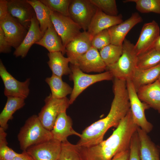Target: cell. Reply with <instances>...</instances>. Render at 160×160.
<instances>
[{"label": "cell", "instance_id": "cell-15", "mask_svg": "<svg viewBox=\"0 0 160 160\" xmlns=\"http://www.w3.org/2000/svg\"><path fill=\"white\" fill-rule=\"evenodd\" d=\"M74 65H77L84 72L86 73H101L106 70L107 67L98 50L92 47L79 57Z\"/></svg>", "mask_w": 160, "mask_h": 160}, {"label": "cell", "instance_id": "cell-1", "mask_svg": "<svg viewBox=\"0 0 160 160\" xmlns=\"http://www.w3.org/2000/svg\"><path fill=\"white\" fill-rule=\"evenodd\" d=\"M113 88L114 98L108 114L83 131L76 144L78 146L89 147L101 142L108 130L112 127H117L130 110L126 81L114 78Z\"/></svg>", "mask_w": 160, "mask_h": 160}, {"label": "cell", "instance_id": "cell-42", "mask_svg": "<svg viewBox=\"0 0 160 160\" xmlns=\"http://www.w3.org/2000/svg\"><path fill=\"white\" fill-rule=\"evenodd\" d=\"M153 49L160 52V35L155 44Z\"/></svg>", "mask_w": 160, "mask_h": 160}, {"label": "cell", "instance_id": "cell-29", "mask_svg": "<svg viewBox=\"0 0 160 160\" xmlns=\"http://www.w3.org/2000/svg\"><path fill=\"white\" fill-rule=\"evenodd\" d=\"M160 63V52L153 49L137 56L136 68L143 69L154 66Z\"/></svg>", "mask_w": 160, "mask_h": 160}, {"label": "cell", "instance_id": "cell-19", "mask_svg": "<svg viewBox=\"0 0 160 160\" xmlns=\"http://www.w3.org/2000/svg\"><path fill=\"white\" fill-rule=\"evenodd\" d=\"M51 132L53 138L61 143L68 140L70 136L75 135L80 137L81 135L73 129L72 120L66 111L58 116Z\"/></svg>", "mask_w": 160, "mask_h": 160}, {"label": "cell", "instance_id": "cell-10", "mask_svg": "<svg viewBox=\"0 0 160 160\" xmlns=\"http://www.w3.org/2000/svg\"><path fill=\"white\" fill-rule=\"evenodd\" d=\"M0 27L10 45L16 49L21 44L28 30L9 13L0 20Z\"/></svg>", "mask_w": 160, "mask_h": 160}, {"label": "cell", "instance_id": "cell-8", "mask_svg": "<svg viewBox=\"0 0 160 160\" xmlns=\"http://www.w3.org/2000/svg\"><path fill=\"white\" fill-rule=\"evenodd\" d=\"M50 18L65 48L66 46L81 32V27L69 16L52 11Z\"/></svg>", "mask_w": 160, "mask_h": 160}, {"label": "cell", "instance_id": "cell-16", "mask_svg": "<svg viewBox=\"0 0 160 160\" xmlns=\"http://www.w3.org/2000/svg\"><path fill=\"white\" fill-rule=\"evenodd\" d=\"M123 21L121 14L116 16L108 15L97 7L87 31L93 38L100 32L120 24Z\"/></svg>", "mask_w": 160, "mask_h": 160}, {"label": "cell", "instance_id": "cell-13", "mask_svg": "<svg viewBox=\"0 0 160 160\" xmlns=\"http://www.w3.org/2000/svg\"><path fill=\"white\" fill-rule=\"evenodd\" d=\"M61 143L52 138L32 146L25 151L34 160H57Z\"/></svg>", "mask_w": 160, "mask_h": 160}, {"label": "cell", "instance_id": "cell-14", "mask_svg": "<svg viewBox=\"0 0 160 160\" xmlns=\"http://www.w3.org/2000/svg\"><path fill=\"white\" fill-rule=\"evenodd\" d=\"M7 1L9 14L28 30L31 19L36 15L33 7L27 0H9Z\"/></svg>", "mask_w": 160, "mask_h": 160}, {"label": "cell", "instance_id": "cell-25", "mask_svg": "<svg viewBox=\"0 0 160 160\" xmlns=\"http://www.w3.org/2000/svg\"><path fill=\"white\" fill-rule=\"evenodd\" d=\"M49 60L47 63L52 72V74L62 77L64 75L70 74L71 70L69 66L70 59L65 57L60 52H49Z\"/></svg>", "mask_w": 160, "mask_h": 160}, {"label": "cell", "instance_id": "cell-27", "mask_svg": "<svg viewBox=\"0 0 160 160\" xmlns=\"http://www.w3.org/2000/svg\"><path fill=\"white\" fill-rule=\"evenodd\" d=\"M33 7L43 36L48 27L52 24L51 20L52 11L40 0H27Z\"/></svg>", "mask_w": 160, "mask_h": 160}, {"label": "cell", "instance_id": "cell-22", "mask_svg": "<svg viewBox=\"0 0 160 160\" xmlns=\"http://www.w3.org/2000/svg\"><path fill=\"white\" fill-rule=\"evenodd\" d=\"M141 160H160V149L153 142L147 133L138 127Z\"/></svg>", "mask_w": 160, "mask_h": 160}, {"label": "cell", "instance_id": "cell-28", "mask_svg": "<svg viewBox=\"0 0 160 160\" xmlns=\"http://www.w3.org/2000/svg\"><path fill=\"white\" fill-rule=\"evenodd\" d=\"M45 81L50 87V94L54 97L63 98L72 92L73 89L63 81L62 77L52 74L51 77L46 78Z\"/></svg>", "mask_w": 160, "mask_h": 160}, {"label": "cell", "instance_id": "cell-35", "mask_svg": "<svg viewBox=\"0 0 160 160\" xmlns=\"http://www.w3.org/2000/svg\"><path fill=\"white\" fill-rule=\"evenodd\" d=\"M110 44L111 37L108 29L105 30L95 36L91 42L92 47L98 50Z\"/></svg>", "mask_w": 160, "mask_h": 160}, {"label": "cell", "instance_id": "cell-34", "mask_svg": "<svg viewBox=\"0 0 160 160\" xmlns=\"http://www.w3.org/2000/svg\"><path fill=\"white\" fill-rule=\"evenodd\" d=\"M97 7L106 14L113 16L118 15V11L115 0H89Z\"/></svg>", "mask_w": 160, "mask_h": 160}, {"label": "cell", "instance_id": "cell-6", "mask_svg": "<svg viewBox=\"0 0 160 160\" xmlns=\"http://www.w3.org/2000/svg\"><path fill=\"white\" fill-rule=\"evenodd\" d=\"M45 104L38 114V116L43 126L51 131L58 116L66 111L70 105L69 99L66 97L57 98L50 94L44 100Z\"/></svg>", "mask_w": 160, "mask_h": 160}, {"label": "cell", "instance_id": "cell-38", "mask_svg": "<svg viewBox=\"0 0 160 160\" xmlns=\"http://www.w3.org/2000/svg\"><path fill=\"white\" fill-rule=\"evenodd\" d=\"M12 47L6 39L3 31L0 27V52L9 53L11 51Z\"/></svg>", "mask_w": 160, "mask_h": 160}, {"label": "cell", "instance_id": "cell-37", "mask_svg": "<svg viewBox=\"0 0 160 160\" xmlns=\"http://www.w3.org/2000/svg\"><path fill=\"white\" fill-rule=\"evenodd\" d=\"M128 160H141L140 154V142L137 131L134 134L131 139Z\"/></svg>", "mask_w": 160, "mask_h": 160}, {"label": "cell", "instance_id": "cell-41", "mask_svg": "<svg viewBox=\"0 0 160 160\" xmlns=\"http://www.w3.org/2000/svg\"><path fill=\"white\" fill-rule=\"evenodd\" d=\"M13 160H34L26 151H23L22 153H19Z\"/></svg>", "mask_w": 160, "mask_h": 160}, {"label": "cell", "instance_id": "cell-4", "mask_svg": "<svg viewBox=\"0 0 160 160\" xmlns=\"http://www.w3.org/2000/svg\"><path fill=\"white\" fill-rule=\"evenodd\" d=\"M122 45V55L116 63L107 66L106 71L114 78L126 81L131 80L136 68L137 56L134 50V44L130 41L126 39Z\"/></svg>", "mask_w": 160, "mask_h": 160}, {"label": "cell", "instance_id": "cell-5", "mask_svg": "<svg viewBox=\"0 0 160 160\" xmlns=\"http://www.w3.org/2000/svg\"><path fill=\"white\" fill-rule=\"evenodd\" d=\"M71 73L69 78L73 81V87L69 100L70 104L73 103L80 94L87 88L93 84L103 81L110 80L113 77L108 71L95 74L84 73L76 65L71 64Z\"/></svg>", "mask_w": 160, "mask_h": 160}, {"label": "cell", "instance_id": "cell-12", "mask_svg": "<svg viewBox=\"0 0 160 160\" xmlns=\"http://www.w3.org/2000/svg\"><path fill=\"white\" fill-rule=\"evenodd\" d=\"M160 30L158 24L154 20L144 24L134 46V50L137 56L153 49L160 35Z\"/></svg>", "mask_w": 160, "mask_h": 160}, {"label": "cell", "instance_id": "cell-32", "mask_svg": "<svg viewBox=\"0 0 160 160\" xmlns=\"http://www.w3.org/2000/svg\"><path fill=\"white\" fill-rule=\"evenodd\" d=\"M57 160H81L77 145L72 144L68 140L62 142Z\"/></svg>", "mask_w": 160, "mask_h": 160}, {"label": "cell", "instance_id": "cell-20", "mask_svg": "<svg viewBox=\"0 0 160 160\" xmlns=\"http://www.w3.org/2000/svg\"><path fill=\"white\" fill-rule=\"evenodd\" d=\"M43 36L39 22L35 15L31 19V25L26 35L20 45L15 49L13 55L16 57L24 58L32 46L41 39Z\"/></svg>", "mask_w": 160, "mask_h": 160}, {"label": "cell", "instance_id": "cell-31", "mask_svg": "<svg viewBox=\"0 0 160 160\" xmlns=\"http://www.w3.org/2000/svg\"><path fill=\"white\" fill-rule=\"evenodd\" d=\"M123 1L135 3L136 9L141 13L160 14V0H127Z\"/></svg>", "mask_w": 160, "mask_h": 160}, {"label": "cell", "instance_id": "cell-7", "mask_svg": "<svg viewBox=\"0 0 160 160\" xmlns=\"http://www.w3.org/2000/svg\"><path fill=\"white\" fill-rule=\"evenodd\" d=\"M126 82L133 121L138 127L148 133L152 129L153 126L147 120L145 111L150 108L139 99L131 80H128Z\"/></svg>", "mask_w": 160, "mask_h": 160}, {"label": "cell", "instance_id": "cell-2", "mask_svg": "<svg viewBox=\"0 0 160 160\" xmlns=\"http://www.w3.org/2000/svg\"><path fill=\"white\" fill-rule=\"evenodd\" d=\"M138 127L130 109L106 140L87 147L78 146L81 160H110L117 154L129 149L132 137Z\"/></svg>", "mask_w": 160, "mask_h": 160}, {"label": "cell", "instance_id": "cell-40", "mask_svg": "<svg viewBox=\"0 0 160 160\" xmlns=\"http://www.w3.org/2000/svg\"><path fill=\"white\" fill-rule=\"evenodd\" d=\"M129 155V149L117 154L110 160H128Z\"/></svg>", "mask_w": 160, "mask_h": 160}, {"label": "cell", "instance_id": "cell-43", "mask_svg": "<svg viewBox=\"0 0 160 160\" xmlns=\"http://www.w3.org/2000/svg\"><path fill=\"white\" fill-rule=\"evenodd\" d=\"M158 80V81H159V82L160 83V76L159 77V78Z\"/></svg>", "mask_w": 160, "mask_h": 160}, {"label": "cell", "instance_id": "cell-24", "mask_svg": "<svg viewBox=\"0 0 160 160\" xmlns=\"http://www.w3.org/2000/svg\"><path fill=\"white\" fill-rule=\"evenodd\" d=\"M35 44L45 47L49 52H60L63 55L66 53L65 48L53 24L48 27L41 39Z\"/></svg>", "mask_w": 160, "mask_h": 160}, {"label": "cell", "instance_id": "cell-9", "mask_svg": "<svg viewBox=\"0 0 160 160\" xmlns=\"http://www.w3.org/2000/svg\"><path fill=\"white\" fill-rule=\"evenodd\" d=\"M97 9L89 0H72L69 7V17L84 31H87Z\"/></svg>", "mask_w": 160, "mask_h": 160}, {"label": "cell", "instance_id": "cell-36", "mask_svg": "<svg viewBox=\"0 0 160 160\" xmlns=\"http://www.w3.org/2000/svg\"><path fill=\"white\" fill-rule=\"evenodd\" d=\"M7 136H0V160H13L19 154L7 145Z\"/></svg>", "mask_w": 160, "mask_h": 160}, {"label": "cell", "instance_id": "cell-39", "mask_svg": "<svg viewBox=\"0 0 160 160\" xmlns=\"http://www.w3.org/2000/svg\"><path fill=\"white\" fill-rule=\"evenodd\" d=\"M7 0H0V20L5 17L9 13Z\"/></svg>", "mask_w": 160, "mask_h": 160}, {"label": "cell", "instance_id": "cell-3", "mask_svg": "<svg viewBox=\"0 0 160 160\" xmlns=\"http://www.w3.org/2000/svg\"><path fill=\"white\" fill-rule=\"evenodd\" d=\"M17 137L23 151L32 146L53 138L51 131L43 126L36 115L31 116L25 121Z\"/></svg>", "mask_w": 160, "mask_h": 160}, {"label": "cell", "instance_id": "cell-26", "mask_svg": "<svg viewBox=\"0 0 160 160\" xmlns=\"http://www.w3.org/2000/svg\"><path fill=\"white\" fill-rule=\"evenodd\" d=\"M25 100L19 97H7L6 103L0 114V127L6 130L8 127V122L13 119L14 113L25 105Z\"/></svg>", "mask_w": 160, "mask_h": 160}, {"label": "cell", "instance_id": "cell-23", "mask_svg": "<svg viewBox=\"0 0 160 160\" xmlns=\"http://www.w3.org/2000/svg\"><path fill=\"white\" fill-rule=\"evenodd\" d=\"M160 76V63L153 67L143 69L136 68L131 81L136 91L141 87L152 83Z\"/></svg>", "mask_w": 160, "mask_h": 160}, {"label": "cell", "instance_id": "cell-17", "mask_svg": "<svg viewBox=\"0 0 160 160\" xmlns=\"http://www.w3.org/2000/svg\"><path fill=\"white\" fill-rule=\"evenodd\" d=\"M143 21L142 17L140 14L135 12L132 13L125 20L108 29L111 37V44L122 45L128 33L134 26Z\"/></svg>", "mask_w": 160, "mask_h": 160}, {"label": "cell", "instance_id": "cell-11", "mask_svg": "<svg viewBox=\"0 0 160 160\" xmlns=\"http://www.w3.org/2000/svg\"><path fill=\"white\" fill-rule=\"evenodd\" d=\"M0 76L4 87V94L7 97H15L26 99L30 93L29 86L30 79L23 82L16 79L9 72L0 60Z\"/></svg>", "mask_w": 160, "mask_h": 160}, {"label": "cell", "instance_id": "cell-30", "mask_svg": "<svg viewBox=\"0 0 160 160\" xmlns=\"http://www.w3.org/2000/svg\"><path fill=\"white\" fill-rule=\"evenodd\" d=\"M99 51L101 57L107 66L118 60L122 54L123 47L110 44Z\"/></svg>", "mask_w": 160, "mask_h": 160}, {"label": "cell", "instance_id": "cell-18", "mask_svg": "<svg viewBox=\"0 0 160 160\" xmlns=\"http://www.w3.org/2000/svg\"><path fill=\"white\" fill-rule=\"evenodd\" d=\"M92 39L87 31H84L66 46V54L71 64H75L77 59L92 47Z\"/></svg>", "mask_w": 160, "mask_h": 160}, {"label": "cell", "instance_id": "cell-33", "mask_svg": "<svg viewBox=\"0 0 160 160\" xmlns=\"http://www.w3.org/2000/svg\"><path fill=\"white\" fill-rule=\"evenodd\" d=\"M40 0L51 11L69 16V7L72 0Z\"/></svg>", "mask_w": 160, "mask_h": 160}, {"label": "cell", "instance_id": "cell-21", "mask_svg": "<svg viewBox=\"0 0 160 160\" xmlns=\"http://www.w3.org/2000/svg\"><path fill=\"white\" fill-rule=\"evenodd\" d=\"M137 92L141 101L160 113V83L158 80L140 87Z\"/></svg>", "mask_w": 160, "mask_h": 160}]
</instances>
